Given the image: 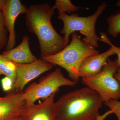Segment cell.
I'll use <instances>...</instances> for the list:
<instances>
[{"instance_id":"obj_6","label":"cell","mask_w":120,"mask_h":120,"mask_svg":"<svg viewBox=\"0 0 120 120\" xmlns=\"http://www.w3.org/2000/svg\"><path fill=\"white\" fill-rule=\"evenodd\" d=\"M77 83L64 77L60 68L47 73L40 79L38 83H31L23 92L22 97L26 105L34 103L39 99L47 98L58 92L64 86H75Z\"/></svg>"},{"instance_id":"obj_4","label":"cell","mask_w":120,"mask_h":120,"mask_svg":"<svg viewBox=\"0 0 120 120\" xmlns=\"http://www.w3.org/2000/svg\"><path fill=\"white\" fill-rule=\"evenodd\" d=\"M108 7L105 2H102L94 14L87 17L79 16L77 13L68 15L65 13L59 15L57 17L64 23V27L60 32L64 34V37L66 45L68 44L71 34L79 31L85 36L82 41L86 45L95 49L98 47V41L100 38L95 32V23L99 16Z\"/></svg>"},{"instance_id":"obj_8","label":"cell","mask_w":120,"mask_h":120,"mask_svg":"<svg viewBox=\"0 0 120 120\" xmlns=\"http://www.w3.org/2000/svg\"><path fill=\"white\" fill-rule=\"evenodd\" d=\"M27 8L19 0H6L1 9L5 24L9 33L8 41L5 51L14 48L16 43L15 30L16 20L20 15L26 13Z\"/></svg>"},{"instance_id":"obj_12","label":"cell","mask_w":120,"mask_h":120,"mask_svg":"<svg viewBox=\"0 0 120 120\" xmlns=\"http://www.w3.org/2000/svg\"><path fill=\"white\" fill-rule=\"evenodd\" d=\"M2 54L16 64H30L38 60L31 51L30 38L27 35L23 37L22 42L19 45L10 50L4 51Z\"/></svg>"},{"instance_id":"obj_23","label":"cell","mask_w":120,"mask_h":120,"mask_svg":"<svg viewBox=\"0 0 120 120\" xmlns=\"http://www.w3.org/2000/svg\"><path fill=\"white\" fill-rule=\"evenodd\" d=\"M1 75V74L0 73V75Z\"/></svg>"},{"instance_id":"obj_20","label":"cell","mask_w":120,"mask_h":120,"mask_svg":"<svg viewBox=\"0 0 120 120\" xmlns=\"http://www.w3.org/2000/svg\"><path fill=\"white\" fill-rule=\"evenodd\" d=\"M114 77L120 82V68L118 69L117 72L114 75Z\"/></svg>"},{"instance_id":"obj_5","label":"cell","mask_w":120,"mask_h":120,"mask_svg":"<svg viewBox=\"0 0 120 120\" xmlns=\"http://www.w3.org/2000/svg\"><path fill=\"white\" fill-rule=\"evenodd\" d=\"M120 67L109 58L102 71L96 75L82 79V82L98 94L103 102L120 99V82L114 77Z\"/></svg>"},{"instance_id":"obj_10","label":"cell","mask_w":120,"mask_h":120,"mask_svg":"<svg viewBox=\"0 0 120 120\" xmlns=\"http://www.w3.org/2000/svg\"><path fill=\"white\" fill-rule=\"evenodd\" d=\"M54 93L38 105H26L24 109L22 120H57Z\"/></svg>"},{"instance_id":"obj_11","label":"cell","mask_w":120,"mask_h":120,"mask_svg":"<svg viewBox=\"0 0 120 120\" xmlns=\"http://www.w3.org/2000/svg\"><path fill=\"white\" fill-rule=\"evenodd\" d=\"M116 55L112 47L102 53H99L87 57L84 60L79 71V77L88 78L96 75L102 71L109 57Z\"/></svg>"},{"instance_id":"obj_7","label":"cell","mask_w":120,"mask_h":120,"mask_svg":"<svg viewBox=\"0 0 120 120\" xmlns=\"http://www.w3.org/2000/svg\"><path fill=\"white\" fill-rule=\"evenodd\" d=\"M14 63L16 67V79L11 90L16 93L23 92L27 84L42 73L52 69L53 66L41 58L30 64Z\"/></svg>"},{"instance_id":"obj_2","label":"cell","mask_w":120,"mask_h":120,"mask_svg":"<svg viewBox=\"0 0 120 120\" xmlns=\"http://www.w3.org/2000/svg\"><path fill=\"white\" fill-rule=\"evenodd\" d=\"M103 101L95 91L87 87L62 95L55 102L57 120H96Z\"/></svg>"},{"instance_id":"obj_16","label":"cell","mask_w":120,"mask_h":120,"mask_svg":"<svg viewBox=\"0 0 120 120\" xmlns=\"http://www.w3.org/2000/svg\"><path fill=\"white\" fill-rule=\"evenodd\" d=\"M8 32L2 12L0 11V50L6 47L8 44V39L7 36Z\"/></svg>"},{"instance_id":"obj_3","label":"cell","mask_w":120,"mask_h":120,"mask_svg":"<svg viewBox=\"0 0 120 120\" xmlns=\"http://www.w3.org/2000/svg\"><path fill=\"white\" fill-rule=\"evenodd\" d=\"M99 53L96 49L86 45L76 32L72 34L69 45L57 53L41 58L54 65L62 67L68 72L70 79L77 83L79 81V71L86 58Z\"/></svg>"},{"instance_id":"obj_13","label":"cell","mask_w":120,"mask_h":120,"mask_svg":"<svg viewBox=\"0 0 120 120\" xmlns=\"http://www.w3.org/2000/svg\"><path fill=\"white\" fill-rule=\"evenodd\" d=\"M0 73L9 77L14 83L15 82L16 73L15 63L2 54H0Z\"/></svg>"},{"instance_id":"obj_22","label":"cell","mask_w":120,"mask_h":120,"mask_svg":"<svg viewBox=\"0 0 120 120\" xmlns=\"http://www.w3.org/2000/svg\"><path fill=\"white\" fill-rule=\"evenodd\" d=\"M116 5L117 7L120 8V0L118 1H117V2L116 4Z\"/></svg>"},{"instance_id":"obj_1","label":"cell","mask_w":120,"mask_h":120,"mask_svg":"<svg viewBox=\"0 0 120 120\" xmlns=\"http://www.w3.org/2000/svg\"><path fill=\"white\" fill-rule=\"evenodd\" d=\"M54 13L47 3L32 5L26 13V26L28 31L38 38L41 58L54 55L67 45L64 37L58 34L52 25Z\"/></svg>"},{"instance_id":"obj_17","label":"cell","mask_w":120,"mask_h":120,"mask_svg":"<svg viewBox=\"0 0 120 120\" xmlns=\"http://www.w3.org/2000/svg\"><path fill=\"white\" fill-rule=\"evenodd\" d=\"M100 35L101 37L99 41L109 45L110 47H112L115 52L116 54L117 55V58L114 61L120 67V47H117L113 45L107 37V34L106 33L101 32L100 33Z\"/></svg>"},{"instance_id":"obj_15","label":"cell","mask_w":120,"mask_h":120,"mask_svg":"<svg viewBox=\"0 0 120 120\" xmlns=\"http://www.w3.org/2000/svg\"><path fill=\"white\" fill-rule=\"evenodd\" d=\"M52 8L53 10L57 9L58 15H60L66 12L69 14L76 11L81 8L75 6L70 0H56L55 4Z\"/></svg>"},{"instance_id":"obj_18","label":"cell","mask_w":120,"mask_h":120,"mask_svg":"<svg viewBox=\"0 0 120 120\" xmlns=\"http://www.w3.org/2000/svg\"><path fill=\"white\" fill-rule=\"evenodd\" d=\"M104 103L110 109L109 110L110 114H115L118 120H120V101L110 99Z\"/></svg>"},{"instance_id":"obj_9","label":"cell","mask_w":120,"mask_h":120,"mask_svg":"<svg viewBox=\"0 0 120 120\" xmlns=\"http://www.w3.org/2000/svg\"><path fill=\"white\" fill-rule=\"evenodd\" d=\"M23 92L11 90L4 97H0V120H22L26 105L22 97Z\"/></svg>"},{"instance_id":"obj_19","label":"cell","mask_w":120,"mask_h":120,"mask_svg":"<svg viewBox=\"0 0 120 120\" xmlns=\"http://www.w3.org/2000/svg\"><path fill=\"white\" fill-rule=\"evenodd\" d=\"M1 83L3 90L9 92L12 90L14 82L9 77L5 76L1 80Z\"/></svg>"},{"instance_id":"obj_14","label":"cell","mask_w":120,"mask_h":120,"mask_svg":"<svg viewBox=\"0 0 120 120\" xmlns=\"http://www.w3.org/2000/svg\"><path fill=\"white\" fill-rule=\"evenodd\" d=\"M108 34L114 38L120 35V11L109 16L107 19Z\"/></svg>"},{"instance_id":"obj_21","label":"cell","mask_w":120,"mask_h":120,"mask_svg":"<svg viewBox=\"0 0 120 120\" xmlns=\"http://www.w3.org/2000/svg\"><path fill=\"white\" fill-rule=\"evenodd\" d=\"M6 1V0H0V11H1L2 7Z\"/></svg>"}]
</instances>
